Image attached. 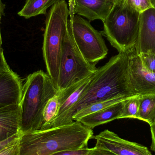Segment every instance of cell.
I'll return each mask as SVG.
<instances>
[{
    "label": "cell",
    "mask_w": 155,
    "mask_h": 155,
    "mask_svg": "<svg viewBox=\"0 0 155 155\" xmlns=\"http://www.w3.org/2000/svg\"><path fill=\"white\" fill-rule=\"evenodd\" d=\"M151 127V137H152V144L151 149L155 152V122L152 125Z\"/></svg>",
    "instance_id": "obj_27"
},
{
    "label": "cell",
    "mask_w": 155,
    "mask_h": 155,
    "mask_svg": "<svg viewBox=\"0 0 155 155\" xmlns=\"http://www.w3.org/2000/svg\"></svg>",
    "instance_id": "obj_32"
},
{
    "label": "cell",
    "mask_w": 155,
    "mask_h": 155,
    "mask_svg": "<svg viewBox=\"0 0 155 155\" xmlns=\"http://www.w3.org/2000/svg\"><path fill=\"white\" fill-rule=\"evenodd\" d=\"M69 16L66 1L61 0L51 7L45 21L43 54L47 74L57 89L63 41L68 30Z\"/></svg>",
    "instance_id": "obj_4"
},
{
    "label": "cell",
    "mask_w": 155,
    "mask_h": 155,
    "mask_svg": "<svg viewBox=\"0 0 155 155\" xmlns=\"http://www.w3.org/2000/svg\"><path fill=\"white\" fill-rule=\"evenodd\" d=\"M114 1H116L117 2H122L123 0H114Z\"/></svg>",
    "instance_id": "obj_31"
},
{
    "label": "cell",
    "mask_w": 155,
    "mask_h": 155,
    "mask_svg": "<svg viewBox=\"0 0 155 155\" xmlns=\"http://www.w3.org/2000/svg\"><path fill=\"white\" fill-rule=\"evenodd\" d=\"M61 0H26L22 9L18 13V15L26 19L45 15L47 9Z\"/></svg>",
    "instance_id": "obj_16"
},
{
    "label": "cell",
    "mask_w": 155,
    "mask_h": 155,
    "mask_svg": "<svg viewBox=\"0 0 155 155\" xmlns=\"http://www.w3.org/2000/svg\"><path fill=\"white\" fill-rule=\"evenodd\" d=\"M127 52L113 56L93 75L89 84L69 112L66 125L72 124L77 112L90 104L114 98L126 100L135 96L128 75Z\"/></svg>",
    "instance_id": "obj_1"
},
{
    "label": "cell",
    "mask_w": 155,
    "mask_h": 155,
    "mask_svg": "<svg viewBox=\"0 0 155 155\" xmlns=\"http://www.w3.org/2000/svg\"><path fill=\"white\" fill-rule=\"evenodd\" d=\"M141 13L124 2L116 3L104 23V35L119 53L127 52L135 46Z\"/></svg>",
    "instance_id": "obj_5"
},
{
    "label": "cell",
    "mask_w": 155,
    "mask_h": 155,
    "mask_svg": "<svg viewBox=\"0 0 155 155\" xmlns=\"http://www.w3.org/2000/svg\"><path fill=\"white\" fill-rule=\"evenodd\" d=\"M94 136L90 129L78 121L20 135L19 155H51L58 152L87 148Z\"/></svg>",
    "instance_id": "obj_2"
},
{
    "label": "cell",
    "mask_w": 155,
    "mask_h": 155,
    "mask_svg": "<svg viewBox=\"0 0 155 155\" xmlns=\"http://www.w3.org/2000/svg\"><path fill=\"white\" fill-rule=\"evenodd\" d=\"M94 74L78 82L62 92L59 91L60 104L57 115L50 124L40 130H45L66 125V119L69 112L87 87Z\"/></svg>",
    "instance_id": "obj_10"
},
{
    "label": "cell",
    "mask_w": 155,
    "mask_h": 155,
    "mask_svg": "<svg viewBox=\"0 0 155 155\" xmlns=\"http://www.w3.org/2000/svg\"><path fill=\"white\" fill-rule=\"evenodd\" d=\"M20 104H13L0 109V143L20 135Z\"/></svg>",
    "instance_id": "obj_14"
},
{
    "label": "cell",
    "mask_w": 155,
    "mask_h": 155,
    "mask_svg": "<svg viewBox=\"0 0 155 155\" xmlns=\"http://www.w3.org/2000/svg\"><path fill=\"white\" fill-rule=\"evenodd\" d=\"M128 6L140 13L153 7L151 0H124Z\"/></svg>",
    "instance_id": "obj_21"
},
{
    "label": "cell",
    "mask_w": 155,
    "mask_h": 155,
    "mask_svg": "<svg viewBox=\"0 0 155 155\" xmlns=\"http://www.w3.org/2000/svg\"><path fill=\"white\" fill-rule=\"evenodd\" d=\"M140 96H135L124 101L121 118L137 119L139 107Z\"/></svg>",
    "instance_id": "obj_20"
},
{
    "label": "cell",
    "mask_w": 155,
    "mask_h": 155,
    "mask_svg": "<svg viewBox=\"0 0 155 155\" xmlns=\"http://www.w3.org/2000/svg\"><path fill=\"white\" fill-rule=\"evenodd\" d=\"M0 45V72L10 71H12L4 57L2 48Z\"/></svg>",
    "instance_id": "obj_26"
},
{
    "label": "cell",
    "mask_w": 155,
    "mask_h": 155,
    "mask_svg": "<svg viewBox=\"0 0 155 155\" xmlns=\"http://www.w3.org/2000/svg\"><path fill=\"white\" fill-rule=\"evenodd\" d=\"M92 139L96 141L95 147L107 149L117 155H153L146 147L123 139L108 129L93 136Z\"/></svg>",
    "instance_id": "obj_9"
},
{
    "label": "cell",
    "mask_w": 155,
    "mask_h": 155,
    "mask_svg": "<svg viewBox=\"0 0 155 155\" xmlns=\"http://www.w3.org/2000/svg\"><path fill=\"white\" fill-rule=\"evenodd\" d=\"M88 147L78 150L62 151L51 155H86Z\"/></svg>",
    "instance_id": "obj_25"
},
{
    "label": "cell",
    "mask_w": 155,
    "mask_h": 155,
    "mask_svg": "<svg viewBox=\"0 0 155 155\" xmlns=\"http://www.w3.org/2000/svg\"><path fill=\"white\" fill-rule=\"evenodd\" d=\"M124 101L117 103L98 112L85 116L77 121L80 122L85 126L93 129L98 126L107 124L116 119H120Z\"/></svg>",
    "instance_id": "obj_15"
},
{
    "label": "cell",
    "mask_w": 155,
    "mask_h": 155,
    "mask_svg": "<svg viewBox=\"0 0 155 155\" xmlns=\"http://www.w3.org/2000/svg\"><path fill=\"white\" fill-rule=\"evenodd\" d=\"M127 53L128 75L134 94L140 96L155 94V74L144 68L134 47Z\"/></svg>",
    "instance_id": "obj_8"
},
{
    "label": "cell",
    "mask_w": 155,
    "mask_h": 155,
    "mask_svg": "<svg viewBox=\"0 0 155 155\" xmlns=\"http://www.w3.org/2000/svg\"><path fill=\"white\" fill-rule=\"evenodd\" d=\"M19 137H20V135L14 136L9 138V139H7V140H5V141L1 142L0 143V150H2L4 147H5V146L9 144L10 143H12L13 141L18 138Z\"/></svg>",
    "instance_id": "obj_28"
},
{
    "label": "cell",
    "mask_w": 155,
    "mask_h": 155,
    "mask_svg": "<svg viewBox=\"0 0 155 155\" xmlns=\"http://www.w3.org/2000/svg\"><path fill=\"white\" fill-rule=\"evenodd\" d=\"M5 5L2 2V0H0V23H1V19L2 15L4 14V11ZM0 45H2V37H1V31H0Z\"/></svg>",
    "instance_id": "obj_29"
},
{
    "label": "cell",
    "mask_w": 155,
    "mask_h": 155,
    "mask_svg": "<svg viewBox=\"0 0 155 155\" xmlns=\"http://www.w3.org/2000/svg\"><path fill=\"white\" fill-rule=\"evenodd\" d=\"M137 119L144 121L150 126L155 122V94L140 96Z\"/></svg>",
    "instance_id": "obj_17"
},
{
    "label": "cell",
    "mask_w": 155,
    "mask_h": 155,
    "mask_svg": "<svg viewBox=\"0 0 155 155\" xmlns=\"http://www.w3.org/2000/svg\"><path fill=\"white\" fill-rule=\"evenodd\" d=\"M20 137L0 150V155H19Z\"/></svg>",
    "instance_id": "obj_23"
},
{
    "label": "cell",
    "mask_w": 155,
    "mask_h": 155,
    "mask_svg": "<svg viewBox=\"0 0 155 155\" xmlns=\"http://www.w3.org/2000/svg\"><path fill=\"white\" fill-rule=\"evenodd\" d=\"M69 19L72 35L81 54L89 63L96 65L104 59L108 53L102 35L94 29L87 20L74 14L69 3Z\"/></svg>",
    "instance_id": "obj_7"
},
{
    "label": "cell",
    "mask_w": 155,
    "mask_h": 155,
    "mask_svg": "<svg viewBox=\"0 0 155 155\" xmlns=\"http://www.w3.org/2000/svg\"><path fill=\"white\" fill-rule=\"evenodd\" d=\"M86 155H117L111 151L104 148L95 147L93 148H88Z\"/></svg>",
    "instance_id": "obj_24"
},
{
    "label": "cell",
    "mask_w": 155,
    "mask_h": 155,
    "mask_svg": "<svg viewBox=\"0 0 155 155\" xmlns=\"http://www.w3.org/2000/svg\"><path fill=\"white\" fill-rule=\"evenodd\" d=\"M153 7L155 8V0H151Z\"/></svg>",
    "instance_id": "obj_30"
},
{
    "label": "cell",
    "mask_w": 155,
    "mask_h": 155,
    "mask_svg": "<svg viewBox=\"0 0 155 155\" xmlns=\"http://www.w3.org/2000/svg\"><path fill=\"white\" fill-rule=\"evenodd\" d=\"M139 55L144 68L148 71L155 74V54L147 53Z\"/></svg>",
    "instance_id": "obj_22"
},
{
    "label": "cell",
    "mask_w": 155,
    "mask_h": 155,
    "mask_svg": "<svg viewBox=\"0 0 155 155\" xmlns=\"http://www.w3.org/2000/svg\"><path fill=\"white\" fill-rule=\"evenodd\" d=\"M59 99L60 93L58 91L57 94L47 102L44 110L43 120L41 128L50 124L55 118L59 109Z\"/></svg>",
    "instance_id": "obj_19"
},
{
    "label": "cell",
    "mask_w": 155,
    "mask_h": 155,
    "mask_svg": "<svg viewBox=\"0 0 155 155\" xmlns=\"http://www.w3.org/2000/svg\"><path fill=\"white\" fill-rule=\"evenodd\" d=\"M138 55L151 53L155 54V8L141 13L137 41L134 47Z\"/></svg>",
    "instance_id": "obj_11"
},
{
    "label": "cell",
    "mask_w": 155,
    "mask_h": 155,
    "mask_svg": "<svg viewBox=\"0 0 155 155\" xmlns=\"http://www.w3.org/2000/svg\"><path fill=\"white\" fill-rule=\"evenodd\" d=\"M23 83L12 71L0 72V109L13 104H20Z\"/></svg>",
    "instance_id": "obj_13"
},
{
    "label": "cell",
    "mask_w": 155,
    "mask_h": 155,
    "mask_svg": "<svg viewBox=\"0 0 155 155\" xmlns=\"http://www.w3.org/2000/svg\"><path fill=\"white\" fill-rule=\"evenodd\" d=\"M58 92L51 78L42 71L27 76L20 104V135L41 129L45 107Z\"/></svg>",
    "instance_id": "obj_3"
},
{
    "label": "cell",
    "mask_w": 155,
    "mask_h": 155,
    "mask_svg": "<svg viewBox=\"0 0 155 155\" xmlns=\"http://www.w3.org/2000/svg\"><path fill=\"white\" fill-rule=\"evenodd\" d=\"M95 65L85 60L78 49L72 35L69 19L68 30L62 43L58 90L62 92L78 82L93 75Z\"/></svg>",
    "instance_id": "obj_6"
},
{
    "label": "cell",
    "mask_w": 155,
    "mask_h": 155,
    "mask_svg": "<svg viewBox=\"0 0 155 155\" xmlns=\"http://www.w3.org/2000/svg\"><path fill=\"white\" fill-rule=\"evenodd\" d=\"M124 100H125L121 98H114V99L98 101V102L90 104L89 105L84 107L83 109H81L77 112L73 116V120L74 121H77L78 119L85 116L107 108L114 104L122 102Z\"/></svg>",
    "instance_id": "obj_18"
},
{
    "label": "cell",
    "mask_w": 155,
    "mask_h": 155,
    "mask_svg": "<svg viewBox=\"0 0 155 155\" xmlns=\"http://www.w3.org/2000/svg\"><path fill=\"white\" fill-rule=\"evenodd\" d=\"M116 2L114 0H69L74 14L85 17L89 21H104Z\"/></svg>",
    "instance_id": "obj_12"
}]
</instances>
